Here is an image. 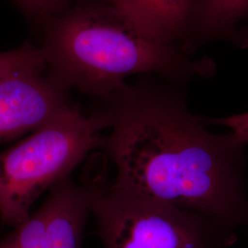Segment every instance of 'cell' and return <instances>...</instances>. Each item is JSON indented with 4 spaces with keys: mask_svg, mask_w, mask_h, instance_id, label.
Instances as JSON below:
<instances>
[{
    "mask_svg": "<svg viewBox=\"0 0 248 248\" xmlns=\"http://www.w3.org/2000/svg\"><path fill=\"white\" fill-rule=\"evenodd\" d=\"M49 21L42 49L47 72L68 89L105 98L133 75L153 73L183 81L215 71L211 59L191 60L173 45L143 35L103 2L64 10Z\"/></svg>",
    "mask_w": 248,
    "mask_h": 248,
    "instance_id": "cell-2",
    "label": "cell"
},
{
    "mask_svg": "<svg viewBox=\"0 0 248 248\" xmlns=\"http://www.w3.org/2000/svg\"><path fill=\"white\" fill-rule=\"evenodd\" d=\"M23 70H47L42 49H38L31 44H25L16 50L0 53V80Z\"/></svg>",
    "mask_w": 248,
    "mask_h": 248,
    "instance_id": "cell-9",
    "label": "cell"
},
{
    "mask_svg": "<svg viewBox=\"0 0 248 248\" xmlns=\"http://www.w3.org/2000/svg\"><path fill=\"white\" fill-rule=\"evenodd\" d=\"M107 177H90L104 248H227L237 240L236 231L208 216L114 189Z\"/></svg>",
    "mask_w": 248,
    "mask_h": 248,
    "instance_id": "cell-4",
    "label": "cell"
},
{
    "mask_svg": "<svg viewBox=\"0 0 248 248\" xmlns=\"http://www.w3.org/2000/svg\"><path fill=\"white\" fill-rule=\"evenodd\" d=\"M102 98L91 115L107 130L99 150L116 169L109 186L248 228V143L211 132L171 88L125 83Z\"/></svg>",
    "mask_w": 248,
    "mask_h": 248,
    "instance_id": "cell-1",
    "label": "cell"
},
{
    "mask_svg": "<svg viewBox=\"0 0 248 248\" xmlns=\"http://www.w3.org/2000/svg\"><path fill=\"white\" fill-rule=\"evenodd\" d=\"M128 18L142 34L172 45L188 32L197 0H101Z\"/></svg>",
    "mask_w": 248,
    "mask_h": 248,
    "instance_id": "cell-7",
    "label": "cell"
},
{
    "mask_svg": "<svg viewBox=\"0 0 248 248\" xmlns=\"http://www.w3.org/2000/svg\"><path fill=\"white\" fill-rule=\"evenodd\" d=\"M92 200L90 177L80 183L67 177L35 213L0 238V248H82Z\"/></svg>",
    "mask_w": 248,
    "mask_h": 248,
    "instance_id": "cell-5",
    "label": "cell"
},
{
    "mask_svg": "<svg viewBox=\"0 0 248 248\" xmlns=\"http://www.w3.org/2000/svg\"><path fill=\"white\" fill-rule=\"evenodd\" d=\"M46 72L23 70L0 80V145L34 132L71 105L69 89Z\"/></svg>",
    "mask_w": 248,
    "mask_h": 248,
    "instance_id": "cell-6",
    "label": "cell"
},
{
    "mask_svg": "<svg viewBox=\"0 0 248 248\" xmlns=\"http://www.w3.org/2000/svg\"><path fill=\"white\" fill-rule=\"evenodd\" d=\"M102 131L93 115L72 103L22 141L0 153V222L15 228L40 196L71 177L93 151Z\"/></svg>",
    "mask_w": 248,
    "mask_h": 248,
    "instance_id": "cell-3",
    "label": "cell"
},
{
    "mask_svg": "<svg viewBox=\"0 0 248 248\" xmlns=\"http://www.w3.org/2000/svg\"><path fill=\"white\" fill-rule=\"evenodd\" d=\"M27 14L50 17L66 9L67 0H16Z\"/></svg>",
    "mask_w": 248,
    "mask_h": 248,
    "instance_id": "cell-10",
    "label": "cell"
},
{
    "mask_svg": "<svg viewBox=\"0 0 248 248\" xmlns=\"http://www.w3.org/2000/svg\"><path fill=\"white\" fill-rule=\"evenodd\" d=\"M248 17V0H197L190 29L202 37H226Z\"/></svg>",
    "mask_w": 248,
    "mask_h": 248,
    "instance_id": "cell-8",
    "label": "cell"
},
{
    "mask_svg": "<svg viewBox=\"0 0 248 248\" xmlns=\"http://www.w3.org/2000/svg\"><path fill=\"white\" fill-rule=\"evenodd\" d=\"M202 120L207 125H220L228 128L231 133L236 135L240 140L248 143V111L224 118H203Z\"/></svg>",
    "mask_w": 248,
    "mask_h": 248,
    "instance_id": "cell-11",
    "label": "cell"
}]
</instances>
